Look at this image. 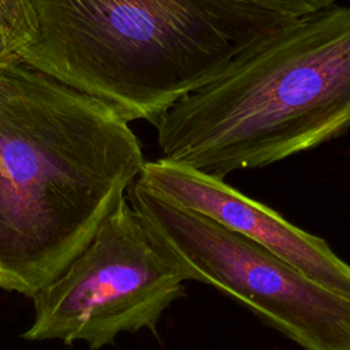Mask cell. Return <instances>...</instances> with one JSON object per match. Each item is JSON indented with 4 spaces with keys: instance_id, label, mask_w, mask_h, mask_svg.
Segmentation results:
<instances>
[{
    "instance_id": "obj_1",
    "label": "cell",
    "mask_w": 350,
    "mask_h": 350,
    "mask_svg": "<svg viewBox=\"0 0 350 350\" xmlns=\"http://www.w3.org/2000/svg\"><path fill=\"white\" fill-rule=\"evenodd\" d=\"M145 160L107 103L23 63L0 68V288L33 298L90 243Z\"/></svg>"
},
{
    "instance_id": "obj_2",
    "label": "cell",
    "mask_w": 350,
    "mask_h": 350,
    "mask_svg": "<svg viewBox=\"0 0 350 350\" xmlns=\"http://www.w3.org/2000/svg\"><path fill=\"white\" fill-rule=\"evenodd\" d=\"M21 62L154 126L243 51L295 19L232 0H31Z\"/></svg>"
},
{
    "instance_id": "obj_3",
    "label": "cell",
    "mask_w": 350,
    "mask_h": 350,
    "mask_svg": "<svg viewBox=\"0 0 350 350\" xmlns=\"http://www.w3.org/2000/svg\"><path fill=\"white\" fill-rule=\"evenodd\" d=\"M161 157L224 179L350 129V5L267 34L157 122Z\"/></svg>"
},
{
    "instance_id": "obj_4",
    "label": "cell",
    "mask_w": 350,
    "mask_h": 350,
    "mask_svg": "<svg viewBox=\"0 0 350 350\" xmlns=\"http://www.w3.org/2000/svg\"><path fill=\"white\" fill-rule=\"evenodd\" d=\"M127 200L186 280L227 294L304 350H350V297L137 180Z\"/></svg>"
},
{
    "instance_id": "obj_5",
    "label": "cell",
    "mask_w": 350,
    "mask_h": 350,
    "mask_svg": "<svg viewBox=\"0 0 350 350\" xmlns=\"http://www.w3.org/2000/svg\"><path fill=\"white\" fill-rule=\"evenodd\" d=\"M186 278L127 198L90 243L33 297L34 319L22 338L112 346L122 332L157 335L163 312L183 294Z\"/></svg>"
},
{
    "instance_id": "obj_6",
    "label": "cell",
    "mask_w": 350,
    "mask_h": 350,
    "mask_svg": "<svg viewBox=\"0 0 350 350\" xmlns=\"http://www.w3.org/2000/svg\"><path fill=\"white\" fill-rule=\"evenodd\" d=\"M137 182L242 234L319 283L350 297V265L324 239L301 230L221 178L160 157L144 163Z\"/></svg>"
},
{
    "instance_id": "obj_7",
    "label": "cell",
    "mask_w": 350,
    "mask_h": 350,
    "mask_svg": "<svg viewBox=\"0 0 350 350\" xmlns=\"http://www.w3.org/2000/svg\"><path fill=\"white\" fill-rule=\"evenodd\" d=\"M36 34L31 0H0V68L21 62Z\"/></svg>"
},
{
    "instance_id": "obj_8",
    "label": "cell",
    "mask_w": 350,
    "mask_h": 350,
    "mask_svg": "<svg viewBox=\"0 0 350 350\" xmlns=\"http://www.w3.org/2000/svg\"><path fill=\"white\" fill-rule=\"evenodd\" d=\"M256 10L280 15L290 19H299L324 11L335 5L336 0H232Z\"/></svg>"
}]
</instances>
